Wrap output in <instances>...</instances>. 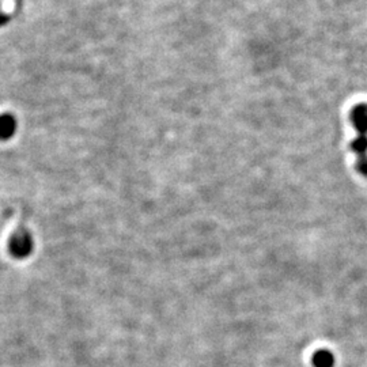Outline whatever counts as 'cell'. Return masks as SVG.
<instances>
[{
    "label": "cell",
    "mask_w": 367,
    "mask_h": 367,
    "mask_svg": "<svg viewBox=\"0 0 367 367\" xmlns=\"http://www.w3.org/2000/svg\"><path fill=\"white\" fill-rule=\"evenodd\" d=\"M31 239L25 233H18L10 239V250L17 257H25L31 252Z\"/></svg>",
    "instance_id": "1"
},
{
    "label": "cell",
    "mask_w": 367,
    "mask_h": 367,
    "mask_svg": "<svg viewBox=\"0 0 367 367\" xmlns=\"http://www.w3.org/2000/svg\"><path fill=\"white\" fill-rule=\"evenodd\" d=\"M351 120L358 135H367V105L355 106L351 113Z\"/></svg>",
    "instance_id": "2"
},
{
    "label": "cell",
    "mask_w": 367,
    "mask_h": 367,
    "mask_svg": "<svg viewBox=\"0 0 367 367\" xmlns=\"http://www.w3.org/2000/svg\"><path fill=\"white\" fill-rule=\"evenodd\" d=\"M17 128L15 119L10 114L0 116V139H8L14 135Z\"/></svg>",
    "instance_id": "3"
},
{
    "label": "cell",
    "mask_w": 367,
    "mask_h": 367,
    "mask_svg": "<svg viewBox=\"0 0 367 367\" xmlns=\"http://www.w3.org/2000/svg\"><path fill=\"white\" fill-rule=\"evenodd\" d=\"M315 367H335V355L329 350H318L313 355Z\"/></svg>",
    "instance_id": "4"
},
{
    "label": "cell",
    "mask_w": 367,
    "mask_h": 367,
    "mask_svg": "<svg viewBox=\"0 0 367 367\" xmlns=\"http://www.w3.org/2000/svg\"><path fill=\"white\" fill-rule=\"evenodd\" d=\"M351 149L352 151L358 156V157H364L367 154V135H358L352 143H351Z\"/></svg>",
    "instance_id": "5"
},
{
    "label": "cell",
    "mask_w": 367,
    "mask_h": 367,
    "mask_svg": "<svg viewBox=\"0 0 367 367\" xmlns=\"http://www.w3.org/2000/svg\"><path fill=\"white\" fill-rule=\"evenodd\" d=\"M357 167H358L361 174H364L365 177H367V154L364 156V157H359L358 163H357Z\"/></svg>",
    "instance_id": "6"
},
{
    "label": "cell",
    "mask_w": 367,
    "mask_h": 367,
    "mask_svg": "<svg viewBox=\"0 0 367 367\" xmlns=\"http://www.w3.org/2000/svg\"><path fill=\"white\" fill-rule=\"evenodd\" d=\"M7 21V17L0 11V25H3Z\"/></svg>",
    "instance_id": "7"
}]
</instances>
